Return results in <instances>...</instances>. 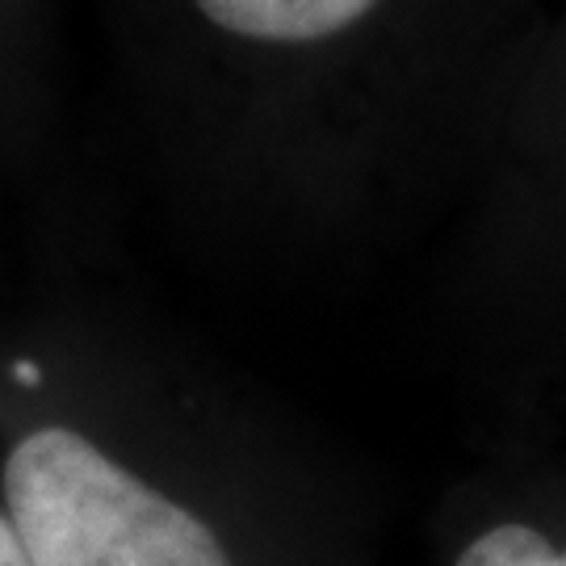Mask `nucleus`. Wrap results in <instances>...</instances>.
Wrapping results in <instances>:
<instances>
[{
  "label": "nucleus",
  "instance_id": "obj_1",
  "mask_svg": "<svg viewBox=\"0 0 566 566\" xmlns=\"http://www.w3.org/2000/svg\"><path fill=\"white\" fill-rule=\"evenodd\" d=\"M0 491L34 566H235L193 507L67 424L13 441Z\"/></svg>",
  "mask_w": 566,
  "mask_h": 566
},
{
  "label": "nucleus",
  "instance_id": "obj_2",
  "mask_svg": "<svg viewBox=\"0 0 566 566\" xmlns=\"http://www.w3.org/2000/svg\"><path fill=\"white\" fill-rule=\"evenodd\" d=\"M210 25L252 42H319L340 34L378 0H193Z\"/></svg>",
  "mask_w": 566,
  "mask_h": 566
},
{
  "label": "nucleus",
  "instance_id": "obj_3",
  "mask_svg": "<svg viewBox=\"0 0 566 566\" xmlns=\"http://www.w3.org/2000/svg\"><path fill=\"white\" fill-rule=\"evenodd\" d=\"M453 566H566V546H558L537 525L500 521L483 528Z\"/></svg>",
  "mask_w": 566,
  "mask_h": 566
},
{
  "label": "nucleus",
  "instance_id": "obj_4",
  "mask_svg": "<svg viewBox=\"0 0 566 566\" xmlns=\"http://www.w3.org/2000/svg\"><path fill=\"white\" fill-rule=\"evenodd\" d=\"M0 566H34L30 563V554H25V546H21L18 528H13V521H9V512L0 507Z\"/></svg>",
  "mask_w": 566,
  "mask_h": 566
}]
</instances>
